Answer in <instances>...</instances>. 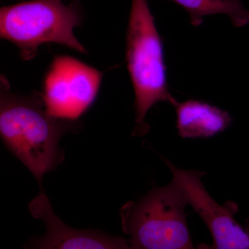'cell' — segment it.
Masks as SVG:
<instances>
[{
	"instance_id": "obj_7",
	"label": "cell",
	"mask_w": 249,
	"mask_h": 249,
	"mask_svg": "<svg viewBox=\"0 0 249 249\" xmlns=\"http://www.w3.org/2000/svg\"><path fill=\"white\" fill-rule=\"evenodd\" d=\"M31 214L45 222V235L34 241L38 249H130L127 240L93 230H80L69 227L54 214L44 192L29 206Z\"/></svg>"
},
{
	"instance_id": "obj_10",
	"label": "cell",
	"mask_w": 249,
	"mask_h": 249,
	"mask_svg": "<svg viewBox=\"0 0 249 249\" xmlns=\"http://www.w3.org/2000/svg\"><path fill=\"white\" fill-rule=\"evenodd\" d=\"M5 76L3 75H0V89H1V85H2L3 80H4Z\"/></svg>"
},
{
	"instance_id": "obj_11",
	"label": "cell",
	"mask_w": 249,
	"mask_h": 249,
	"mask_svg": "<svg viewBox=\"0 0 249 249\" xmlns=\"http://www.w3.org/2000/svg\"><path fill=\"white\" fill-rule=\"evenodd\" d=\"M60 1H62V0H60Z\"/></svg>"
},
{
	"instance_id": "obj_8",
	"label": "cell",
	"mask_w": 249,
	"mask_h": 249,
	"mask_svg": "<svg viewBox=\"0 0 249 249\" xmlns=\"http://www.w3.org/2000/svg\"><path fill=\"white\" fill-rule=\"evenodd\" d=\"M177 129L183 139L209 138L230 127L232 118L227 111L197 100L174 105Z\"/></svg>"
},
{
	"instance_id": "obj_9",
	"label": "cell",
	"mask_w": 249,
	"mask_h": 249,
	"mask_svg": "<svg viewBox=\"0 0 249 249\" xmlns=\"http://www.w3.org/2000/svg\"><path fill=\"white\" fill-rule=\"evenodd\" d=\"M189 14L191 24L198 27L204 18L213 15L229 16L236 27H244L249 24V10L240 0H173Z\"/></svg>"
},
{
	"instance_id": "obj_3",
	"label": "cell",
	"mask_w": 249,
	"mask_h": 249,
	"mask_svg": "<svg viewBox=\"0 0 249 249\" xmlns=\"http://www.w3.org/2000/svg\"><path fill=\"white\" fill-rule=\"evenodd\" d=\"M186 196L173 179L154 187L137 201L121 209L123 231L130 249H193L186 221Z\"/></svg>"
},
{
	"instance_id": "obj_5",
	"label": "cell",
	"mask_w": 249,
	"mask_h": 249,
	"mask_svg": "<svg viewBox=\"0 0 249 249\" xmlns=\"http://www.w3.org/2000/svg\"><path fill=\"white\" fill-rule=\"evenodd\" d=\"M103 73L67 55L54 58L42 94L51 115L76 121L97 96Z\"/></svg>"
},
{
	"instance_id": "obj_6",
	"label": "cell",
	"mask_w": 249,
	"mask_h": 249,
	"mask_svg": "<svg viewBox=\"0 0 249 249\" xmlns=\"http://www.w3.org/2000/svg\"><path fill=\"white\" fill-rule=\"evenodd\" d=\"M165 163L173 173V178L184 193L191 206L208 227L213 239L211 249H249V231L236 221L235 203L217 204L201 182L204 173L177 168L169 160Z\"/></svg>"
},
{
	"instance_id": "obj_4",
	"label": "cell",
	"mask_w": 249,
	"mask_h": 249,
	"mask_svg": "<svg viewBox=\"0 0 249 249\" xmlns=\"http://www.w3.org/2000/svg\"><path fill=\"white\" fill-rule=\"evenodd\" d=\"M81 5H65L60 0H31L0 7V37L15 44L24 60H30L40 45L53 42L80 53L86 49L75 36L83 22Z\"/></svg>"
},
{
	"instance_id": "obj_1",
	"label": "cell",
	"mask_w": 249,
	"mask_h": 249,
	"mask_svg": "<svg viewBox=\"0 0 249 249\" xmlns=\"http://www.w3.org/2000/svg\"><path fill=\"white\" fill-rule=\"evenodd\" d=\"M78 126L76 121L49 114L40 93L24 96L11 91L5 77L0 89V138L40 187L44 175L64 160L60 139Z\"/></svg>"
},
{
	"instance_id": "obj_2",
	"label": "cell",
	"mask_w": 249,
	"mask_h": 249,
	"mask_svg": "<svg viewBox=\"0 0 249 249\" xmlns=\"http://www.w3.org/2000/svg\"><path fill=\"white\" fill-rule=\"evenodd\" d=\"M126 60L135 93L134 135H145L147 112L155 105L177 100L170 92L163 40L147 0H132L127 36Z\"/></svg>"
}]
</instances>
